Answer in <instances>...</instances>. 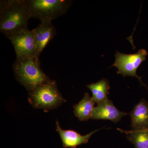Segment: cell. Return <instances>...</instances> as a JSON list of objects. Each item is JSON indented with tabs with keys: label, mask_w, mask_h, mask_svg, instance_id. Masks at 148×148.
Listing matches in <instances>:
<instances>
[{
	"label": "cell",
	"mask_w": 148,
	"mask_h": 148,
	"mask_svg": "<svg viewBox=\"0 0 148 148\" xmlns=\"http://www.w3.org/2000/svg\"><path fill=\"white\" fill-rule=\"evenodd\" d=\"M32 18L26 0H2L0 1V32L5 35L29 29Z\"/></svg>",
	"instance_id": "1"
},
{
	"label": "cell",
	"mask_w": 148,
	"mask_h": 148,
	"mask_svg": "<svg viewBox=\"0 0 148 148\" xmlns=\"http://www.w3.org/2000/svg\"><path fill=\"white\" fill-rule=\"evenodd\" d=\"M12 67L16 79L29 92L49 79L41 69L40 61L35 57L16 59Z\"/></svg>",
	"instance_id": "2"
},
{
	"label": "cell",
	"mask_w": 148,
	"mask_h": 148,
	"mask_svg": "<svg viewBox=\"0 0 148 148\" xmlns=\"http://www.w3.org/2000/svg\"><path fill=\"white\" fill-rule=\"evenodd\" d=\"M28 100L34 108L45 111L56 108L66 101L58 90L55 81L50 79L29 92Z\"/></svg>",
	"instance_id": "3"
},
{
	"label": "cell",
	"mask_w": 148,
	"mask_h": 148,
	"mask_svg": "<svg viewBox=\"0 0 148 148\" xmlns=\"http://www.w3.org/2000/svg\"><path fill=\"white\" fill-rule=\"evenodd\" d=\"M32 18L41 21H52L68 11L71 1L67 0H26Z\"/></svg>",
	"instance_id": "4"
},
{
	"label": "cell",
	"mask_w": 148,
	"mask_h": 148,
	"mask_svg": "<svg viewBox=\"0 0 148 148\" xmlns=\"http://www.w3.org/2000/svg\"><path fill=\"white\" fill-rule=\"evenodd\" d=\"M147 54L145 49H140L137 53L132 54H125L116 51L115 54V61L111 67H116L117 74H121L123 77H135L141 84L147 86L142 82V77L138 75L136 72L141 64L145 61Z\"/></svg>",
	"instance_id": "5"
},
{
	"label": "cell",
	"mask_w": 148,
	"mask_h": 148,
	"mask_svg": "<svg viewBox=\"0 0 148 148\" xmlns=\"http://www.w3.org/2000/svg\"><path fill=\"white\" fill-rule=\"evenodd\" d=\"M5 36L13 46L16 59L23 60L35 57L36 48L33 30L23 29Z\"/></svg>",
	"instance_id": "6"
},
{
	"label": "cell",
	"mask_w": 148,
	"mask_h": 148,
	"mask_svg": "<svg viewBox=\"0 0 148 148\" xmlns=\"http://www.w3.org/2000/svg\"><path fill=\"white\" fill-rule=\"evenodd\" d=\"M35 44V58L39 61V56L43 49L56 34V29L51 21H41L33 29Z\"/></svg>",
	"instance_id": "7"
},
{
	"label": "cell",
	"mask_w": 148,
	"mask_h": 148,
	"mask_svg": "<svg viewBox=\"0 0 148 148\" xmlns=\"http://www.w3.org/2000/svg\"><path fill=\"white\" fill-rule=\"evenodd\" d=\"M128 114L119 110L111 100H106L94 107L91 119L108 120L116 123Z\"/></svg>",
	"instance_id": "8"
},
{
	"label": "cell",
	"mask_w": 148,
	"mask_h": 148,
	"mask_svg": "<svg viewBox=\"0 0 148 148\" xmlns=\"http://www.w3.org/2000/svg\"><path fill=\"white\" fill-rule=\"evenodd\" d=\"M56 131L61 138L64 148H76L77 146L86 144L93 134L102 129L96 130L87 135H82L72 130H63L58 120L56 122Z\"/></svg>",
	"instance_id": "9"
},
{
	"label": "cell",
	"mask_w": 148,
	"mask_h": 148,
	"mask_svg": "<svg viewBox=\"0 0 148 148\" xmlns=\"http://www.w3.org/2000/svg\"><path fill=\"white\" fill-rule=\"evenodd\" d=\"M133 130L148 129V103L142 99L130 113Z\"/></svg>",
	"instance_id": "10"
},
{
	"label": "cell",
	"mask_w": 148,
	"mask_h": 148,
	"mask_svg": "<svg viewBox=\"0 0 148 148\" xmlns=\"http://www.w3.org/2000/svg\"><path fill=\"white\" fill-rule=\"evenodd\" d=\"M95 103L88 92L85 93L82 100L73 106L75 116L80 121H87L91 119Z\"/></svg>",
	"instance_id": "11"
},
{
	"label": "cell",
	"mask_w": 148,
	"mask_h": 148,
	"mask_svg": "<svg viewBox=\"0 0 148 148\" xmlns=\"http://www.w3.org/2000/svg\"><path fill=\"white\" fill-rule=\"evenodd\" d=\"M86 86L91 90L93 101L98 105L108 99L110 85L108 80L103 78L98 82L88 85Z\"/></svg>",
	"instance_id": "12"
},
{
	"label": "cell",
	"mask_w": 148,
	"mask_h": 148,
	"mask_svg": "<svg viewBox=\"0 0 148 148\" xmlns=\"http://www.w3.org/2000/svg\"><path fill=\"white\" fill-rule=\"evenodd\" d=\"M118 130L126 134L127 139L135 148H148V129L133 130L130 131Z\"/></svg>",
	"instance_id": "13"
}]
</instances>
